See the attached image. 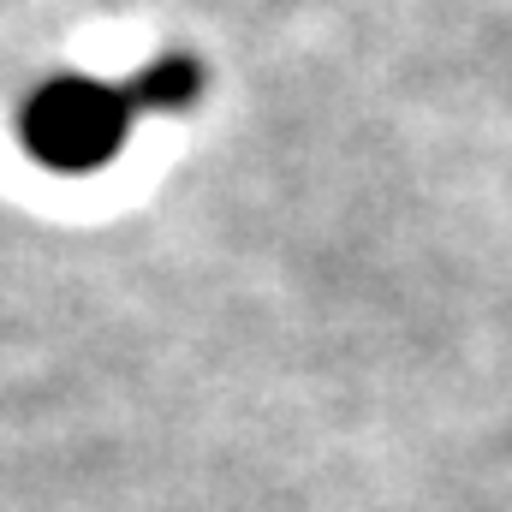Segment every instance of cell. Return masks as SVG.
I'll list each match as a JSON object with an SVG mask.
<instances>
[{
    "label": "cell",
    "mask_w": 512,
    "mask_h": 512,
    "mask_svg": "<svg viewBox=\"0 0 512 512\" xmlns=\"http://www.w3.org/2000/svg\"><path fill=\"white\" fill-rule=\"evenodd\" d=\"M197 90H203L197 60L167 54V60L143 66V78H131L126 102H131V114H179V108H191V102H197Z\"/></svg>",
    "instance_id": "obj_2"
},
{
    "label": "cell",
    "mask_w": 512,
    "mask_h": 512,
    "mask_svg": "<svg viewBox=\"0 0 512 512\" xmlns=\"http://www.w3.org/2000/svg\"><path fill=\"white\" fill-rule=\"evenodd\" d=\"M131 102L114 84H90V78H60L42 84L24 108V143L42 167L54 173H96L108 167V155L126 143Z\"/></svg>",
    "instance_id": "obj_1"
}]
</instances>
